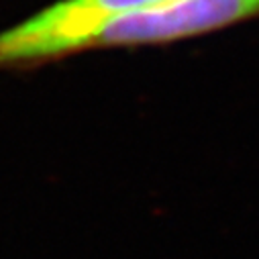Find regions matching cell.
<instances>
[{"label": "cell", "instance_id": "2", "mask_svg": "<svg viewBox=\"0 0 259 259\" xmlns=\"http://www.w3.org/2000/svg\"><path fill=\"white\" fill-rule=\"evenodd\" d=\"M259 17V0H157L112 21L96 47L159 45Z\"/></svg>", "mask_w": 259, "mask_h": 259}, {"label": "cell", "instance_id": "1", "mask_svg": "<svg viewBox=\"0 0 259 259\" xmlns=\"http://www.w3.org/2000/svg\"><path fill=\"white\" fill-rule=\"evenodd\" d=\"M157 0H57L0 33V68L96 49L112 21Z\"/></svg>", "mask_w": 259, "mask_h": 259}]
</instances>
